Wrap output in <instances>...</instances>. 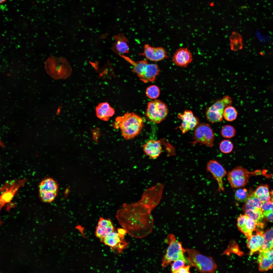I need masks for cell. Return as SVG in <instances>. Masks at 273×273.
Returning <instances> with one entry per match:
<instances>
[{"label": "cell", "mask_w": 273, "mask_h": 273, "mask_svg": "<svg viewBox=\"0 0 273 273\" xmlns=\"http://www.w3.org/2000/svg\"><path fill=\"white\" fill-rule=\"evenodd\" d=\"M148 59L153 61H158L168 58V56L165 49L161 47H154L146 44L144 52L141 54Z\"/></svg>", "instance_id": "obj_18"}, {"label": "cell", "mask_w": 273, "mask_h": 273, "mask_svg": "<svg viewBox=\"0 0 273 273\" xmlns=\"http://www.w3.org/2000/svg\"><path fill=\"white\" fill-rule=\"evenodd\" d=\"M119 55L133 66L132 71L144 83L154 82L159 74L160 69L156 64L149 63L146 60L135 62L123 54Z\"/></svg>", "instance_id": "obj_3"}, {"label": "cell", "mask_w": 273, "mask_h": 273, "mask_svg": "<svg viewBox=\"0 0 273 273\" xmlns=\"http://www.w3.org/2000/svg\"><path fill=\"white\" fill-rule=\"evenodd\" d=\"M45 67L47 73L55 79H65L72 71L69 63L63 57L51 56L46 61Z\"/></svg>", "instance_id": "obj_4"}, {"label": "cell", "mask_w": 273, "mask_h": 273, "mask_svg": "<svg viewBox=\"0 0 273 273\" xmlns=\"http://www.w3.org/2000/svg\"><path fill=\"white\" fill-rule=\"evenodd\" d=\"M96 116L99 118L106 121L113 115L115 111L108 103L104 102L100 103L96 106Z\"/></svg>", "instance_id": "obj_25"}, {"label": "cell", "mask_w": 273, "mask_h": 273, "mask_svg": "<svg viewBox=\"0 0 273 273\" xmlns=\"http://www.w3.org/2000/svg\"><path fill=\"white\" fill-rule=\"evenodd\" d=\"M177 118L182 121L181 125L178 128L183 133L195 128L199 123L198 119L190 110H186L183 113H178Z\"/></svg>", "instance_id": "obj_15"}, {"label": "cell", "mask_w": 273, "mask_h": 273, "mask_svg": "<svg viewBox=\"0 0 273 273\" xmlns=\"http://www.w3.org/2000/svg\"><path fill=\"white\" fill-rule=\"evenodd\" d=\"M237 222L238 229L244 234L247 239L253 235L252 233L257 225L253 219L245 214L239 216Z\"/></svg>", "instance_id": "obj_17"}, {"label": "cell", "mask_w": 273, "mask_h": 273, "mask_svg": "<svg viewBox=\"0 0 273 273\" xmlns=\"http://www.w3.org/2000/svg\"><path fill=\"white\" fill-rule=\"evenodd\" d=\"M190 266L189 265H185L180 268L176 273H189Z\"/></svg>", "instance_id": "obj_36"}, {"label": "cell", "mask_w": 273, "mask_h": 273, "mask_svg": "<svg viewBox=\"0 0 273 273\" xmlns=\"http://www.w3.org/2000/svg\"><path fill=\"white\" fill-rule=\"evenodd\" d=\"M230 47L231 50L236 51L241 50L243 48L242 38L238 33L233 31L229 37Z\"/></svg>", "instance_id": "obj_26"}, {"label": "cell", "mask_w": 273, "mask_h": 273, "mask_svg": "<svg viewBox=\"0 0 273 273\" xmlns=\"http://www.w3.org/2000/svg\"><path fill=\"white\" fill-rule=\"evenodd\" d=\"M165 241L168 246L162 260V265L164 267H166L175 260L185 259L184 254L186 252L181 243L177 240L172 234L168 235Z\"/></svg>", "instance_id": "obj_6"}, {"label": "cell", "mask_w": 273, "mask_h": 273, "mask_svg": "<svg viewBox=\"0 0 273 273\" xmlns=\"http://www.w3.org/2000/svg\"><path fill=\"white\" fill-rule=\"evenodd\" d=\"M58 188L57 183L53 179L50 178L45 179L39 185L40 198L44 202H51L57 195Z\"/></svg>", "instance_id": "obj_12"}, {"label": "cell", "mask_w": 273, "mask_h": 273, "mask_svg": "<svg viewBox=\"0 0 273 273\" xmlns=\"http://www.w3.org/2000/svg\"><path fill=\"white\" fill-rule=\"evenodd\" d=\"M264 241L259 252L273 249V228L263 233Z\"/></svg>", "instance_id": "obj_28"}, {"label": "cell", "mask_w": 273, "mask_h": 273, "mask_svg": "<svg viewBox=\"0 0 273 273\" xmlns=\"http://www.w3.org/2000/svg\"><path fill=\"white\" fill-rule=\"evenodd\" d=\"M237 114V111L235 108L230 105L226 107L224 109L223 116L226 120L231 122L236 119Z\"/></svg>", "instance_id": "obj_30"}, {"label": "cell", "mask_w": 273, "mask_h": 273, "mask_svg": "<svg viewBox=\"0 0 273 273\" xmlns=\"http://www.w3.org/2000/svg\"><path fill=\"white\" fill-rule=\"evenodd\" d=\"M207 169L208 172L212 174L217 181L218 185V191H224L222 178L226 173L225 169L217 161L211 160L207 164Z\"/></svg>", "instance_id": "obj_16"}, {"label": "cell", "mask_w": 273, "mask_h": 273, "mask_svg": "<svg viewBox=\"0 0 273 273\" xmlns=\"http://www.w3.org/2000/svg\"><path fill=\"white\" fill-rule=\"evenodd\" d=\"M185 259H179L173 262L171 264V271L173 273H176L181 267L185 265Z\"/></svg>", "instance_id": "obj_35"}, {"label": "cell", "mask_w": 273, "mask_h": 273, "mask_svg": "<svg viewBox=\"0 0 273 273\" xmlns=\"http://www.w3.org/2000/svg\"><path fill=\"white\" fill-rule=\"evenodd\" d=\"M220 133L223 137L230 139L235 136L236 134V130L232 126L226 125L223 126L222 128Z\"/></svg>", "instance_id": "obj_31"}, {"label": "cell", "mask_w": 273, "mask_h": 273, "mask_svg": "<svg viewBox=\"0 0 273 273\" xmlns=\"http://www.w3.org/2000/svg\"><path fill=\"white\" fill-rule=\"evenodd\" d=\"M114 231L115 228L110 219L100 218L96 229V235L101 242L106 236Z\"/></svg>", "instance_id": "obj_20"}, {"label": "cell", "mask_w": 273, "mask_h": 273, "mask_svg": "<svg viewBox=\"0 0 273 273\" xmlns=\"http://www.w3.org/2000/svg\"><path fill=\"white\" fill-rule=\"evenodd\" d=\"M7 0H0V3L1 4L5 2Z\"/></svg>", "instance_id": "obj_38"}, {"label": "cell", "mask_w": 273, "mask_h": 273, "mask_svg": "<svg viewBox=\"0 0 273 273\" xmlns=\"http://www.w3.org/2000/svg\"><path fill=\"white\" fill-rule=\"evenodd\" d=\"M263 232L257 230L254 235H252L247 239V246L250 250L249 255H252L261 248L264 241Z\"/></svg>", "instance_id": "obj_24"}, {"label": "cell", "mask_w": 273, "mask_h": 273, "mask_svg": "<svg viewBox=\"0 0 273 273\" xmlns=\"http://www.w3.org/2000/svg\"><path fill=\"white\" fill-rule=\"evenodd\" d=\"M151 211L138 202L125 203L118 210L116 217L129 235L142 238L152 230L154 221Z\"/></svg>", "instance_id": "obj_1"}, {"label": "cell", "mask_w": 273, "mask_h": 273, "mask_svg": "<svg viewBox=\"0 0 273 273\" xmlns=\"http://www.w3.org/2000/svg\"><path fill=\"white\" fill-rule=\"evenodd\" d=\"M248 196L246 189H239L237 190L235 194V197L237 200L241 202L246 201Z\"/></svg>", "instance_id": "obj_34"}, {"label": "cell", "mask_w": 273, "mask_h": 273, "mask_svg": "<svg viewBox=\"0 0 273 273\" xmlns=\"http://www.w3.org/2000/svg\"><path fill=\"white\" fill-rule=\"evenodd\" d=\"M262 206V202L254 193L248 195L243 209L245 214L253 219L259 227L263 228L264 217Z\"/></svg>", "instance_id": "obj_7"}, {"label": "cell", "mask_w": 273, "mask_h": 273, "mask_svg": "<svg viewBox=\"0 0 273 273\" xmlns=\"http://www.w3.org/2000/svg\"><path fill=\"white\" fill-rule=\"evenodd\" d=\"M124 236L114 231L106 236L102 242L109 246L112 251L121 253L128 245V243L124 239Z\"/></svg>", "instance_id": "obj_14"}, {"label": "cell", "mask_w": 273, "mask_h": 273, "mask_svg": "<svg viewBox=\"0 0 273 273\" xmlns=\"http://www.w3.org/2000/svg\"><path fill=\"white\" fill-rule=\"evenodd\" d=\"M254 193L262 202L270 200L271 199L267 185H262L258 187Z\"/></svg>", "instance_id": "obj_27"}, {"label": "cell", "mask_w": 273, "mask_h": 273, "mask_svg": "<svg viewBox=\"0 0 273 273\" xmlns=\"http://www.w3.org/2000/svg\"><path fill=\"white\" fill-rule=\"evenodd\" d=\"M232 101L231 98L228 96H224L221 99L216 101L206 111V115L208 121L212 123L222 121L224 109L231 105Z\"/></svg>", "instance_id": "obj_9"}, {"label": "cell", "mask_w": 273, "mask_h": 273, "mask_svg": "<svg viewBox=\"0 0 273 273\" xmlns=\"http://www.w3.org/2000/svg\"><path fill=\"white\" fill-rule=\"evenodd\" d=\"M164 189L163 185L158 183L146 190L138 202L151 211L160 202Z\"/></svg>", "instance_id": "obj_8"}, {"label": "cell", "mask_w": 273, "mask_h": 273, "mask_svg": "<svg viewBox=\"0 0 273 273\" xmlns=\"http://www.w3.org/2000/svg\"><path fill=\"white\" fill-rule=\"evenodd\" d=\"M258 261L260 271H266L273 268V249L259 252Z\"/></svg>", "instance_id": "obj_21"}, {"label": "cell", "mask_w": 273, "mask_h": 273, "mask_svg": "<svg viewBox=\"0 0 273 273\" xmlns=\"http://www.w3.org/2000/svg\"><path fill=\"white\" fill-rule=\"evenodd\" d=\"M188 255V260L191 264L198 271L201 273H213L217 266L211 257L202 254L196 249H185Z\"/></svg>", "instance_id": "obj_5"}, {"label": "cell", "mask_w": 273, "mask_h": 273, "mask_svg": "<svg viewBox=\"0 0 273 273\" xmlns=\"http://www.w3.org/2000/svg\"><path fill=\"white\" fill-rule=\"evenodd\" d=\"M262 209L264 217L273 223V202L270 200L262 202Z\"/></svg>", "instance_id": "obj_29"}, {"label": "cell", "mask_w": 273, "mask_h": 273, "mask_svg": "<svg viewBox=\"0 0 273 273\" xmlns=\"http://www.w3.org/2000/svg\"><path fill=\"white\" fill-rule=\"evenodd\" d=\"M271 201L273 202V190H272L270 192Z\"/></svg>", "instance_id": "obj_37"}, {"label": "cell", "mask_w": 273, "mask_h": 273, "mask_svg": "<svg viewBox=\"0 0 273 273\" xmlns=\"http://www.w3.org/2000/svg\"><path fill=\"white\" fill-rule=\"evenodd\" d=\"M144 153L152 159L158 157L162 151L161 143L160 140H150L142 146Z\"/></svg>", "instance_id": "obj_22"}, {"label": "cell", "mask_w": 273, "mask_h": 273, "mask_svg": "<svg viewBox=\"0 0 273 273\" xmlns=\"http://www.w3.org/2000/svg\"><path fill=\"white\" fill-rule=\"evenodd\" d=\"M160 90L159 87L155 85H151L146 89V94L149 98L151 99L157 98L159 96Z\"/></svg>", "instance_id": "obj_32"}, {"label": "cell", "mask_w": 273, "mask_h": 273, "mask_svg": "<svg viewBox=\"0 0 273 273\" xmlns=\"http://www.w3.org/2000/svg\"><path fill=\"white\" fill-rule=\"evenodd\" d=\"M192 60V54L187 48L178 49L172 57V61L174 64L182 67H186Z\"/></svg>", "instance_id": "obj_19"}, {"label": "cell", "mask_w": 273, "mask_h": 273, "mask_svg": "<svg viewBox=\"0 0 273 273\" xmlns=\"http://www.w3.org/2000/svg\"><path fill=\"white\" fill-rule=\"evenodd\" d=\"M168 113L167 106L162 101L155 99L148 103L146 116L150 121L159 123L165 118Z\"/></svg>", "instance_id": "obj_10"}, {"label": "cell", "mask_w": 273, "mask_h": 273, "mask_svg": "<svg viewBox=\"0 0 273 273\" xmlns=\"http://www.w3.org/2000/svg\"><path fill=\"white\" fill-rule=\"evenodd\" d=\"M113 38L115 41L111 48L113 51L119 55L129 52L128 40L123 34L116 35L113 36Z\"/></svg>", "instance_id": "obj_23"}, {"label": "cell", "mask_w": 273, "mask_h": 273, "mask_svg": "<svg viewBox=\"0 0 273 273\" xmlns=\"http://www.w3.org/2000/svg\"><path fill=\"white\" fill-rule=\"evenodd\" d=\"M250 174L251 173L246 169L238 166L228 172L227 179L232 188H240L247 184Z\"/></svg>", "instance_id": "obj_13"}, {"label": "cell", "mask_w": 273, "mask_h": 273, "mask_svg": "<svg viewBox=\"0 0 273 273\" xmlns=\"http://www.w3.org/2000/svg\"><path fill=\"white\" fill-rule=\"evenodd\" d=\"M115 121V128H120L123 138L126 140L137 135L143 125L142 118L134 112H127L122 116L117 117Z\"/></svg>", "instance_id": "obj_2"}, {"label": "cell", "mask_w": 273, "mask_h": 273, "mask_svg": "<svg viewBox=\"0 0 273 273\" xmlns=\"http://www.w3.org/2000/svg\"><path fill=\"white\" fill-rule=\"evenodd\" d=\"M193 145L199 144L212 147L214 140V133L209 124H199L195 128L194 132Z\"/></svg>", "instance_id": "obj_11"}, {"label": "cell", "mask_w": 273, "mask_h": 273, "mask_svg": "<svg viewBox=\"0 0 273 273\" xmlns=\"http://www.w3.org/2000/svg\"><path fill=\"white\" fill-rule=\"evenodd\" d=\"M219 149L223 153L225 154L231 152L233 150V145L230 140H224L222 141L219 144Z\"/></svg>", "instance_id": "obj_33"}]
</instances>
